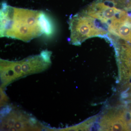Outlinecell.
Masks as SVG:
<instances>
[{"instance_id": "6da1fadb", "label": "cell", "mask_w": 131, "mask_h": 131, "mask_svg": "<svg viewBox=\"0 0 131 131\" xmlns=\"http://www.w3.org/2000/svg\"><path fill=\"white\" fill-rule=\"evenodd\" d=\"M51 21L42 11L13 7L4 3L1 9V37L28 42L43 34L51 35Z\"/></svg>"}, {"instance_id": "7a4b0ae2", "label": "cell", "mask_w": 131, "mask_h": 131, "mask_svg": "<svg viewBox=\"0 0 131 131\" xmlns=\"http://www.w3.org/2000/svg\"><path fill=\"white\" fill-rule=\"evenodd\" d=\"M72 44L80 45L93 37L105 38L107 35V24L90 16L84 11L72 16L69 21Z\"/></svg>"}, {"instance_id": "3957f363", "label": "cell", "mask_w": 131, "mask_h": 131, "mask_svg": "<svg viewBox=\"0 0 131 131\" xmlns=\"http://www.w3.org/2000/svg\"><path fill=\"white\" fill-rule=\"evenodd\" d=\"M83 11L90 16L107 25L110 21L120 16L124 12L101 2L93 3Z\"/></svg>"}, {"instance_id": "277c9868", "label": "cell", "mask_w": 131, "mask_h": 131, "mask_svg": "<svg viewBox=\"0 0 131 131\" xmlns=\"http://www.w3.org/2000/svg\"><path fill=\"white\" fill-rule=\"evenodd\" d=\"M110 34L131 43V18L125 12L108 24Z\"/></svg>"}, {"instance_id": "5b68a950", "label": "cell", "mask_w": 131, "mask_h": 131, "mask_svg": "<svg viewBox=\"0 0 131 131\" xmlns=\"http://www.w3.org/2000/svg\"><path fill=\"white\" fill-rule=\"evenodd\" d=\"M125 112H110L104 116L101 122V126L104 130H130V127Z\"/></svg>"}, {"instance_id": "8992f818", "label": "cell", "mask_w": 131, "mask_h": 131, "mask_svg": "<svg viewBox=\"0 0 131 131\" xmlns=\"http://www.w3.org/2000/svg\"><path fill=\"white\" fill-rule=\"evenodd\" d=\"M110 42L114 46L116 51L118 52V59L121 62L122 68L125 69L128 75L131 76V46L127 44H118L113 39Z\"/></svg>"}, {"instance_id": "52a82bcc", "label": "cell", "mask_w": 131, "mask_h": 131, "mask_svg": "<svg viewBox=\"0 0 131 131\" xmlns=\"http://www.w3.org/2000/svg\"><path fill=\"white\" fill-rule=\"evenodd\" d=\"M129 93H126L127 95V97H129V100L131 101V85L130 86V88H129V91H128Z\"/></svg>"}, {"instance_id": "ba28073f", "label": "cell", "mask_w": 131, "mask_h": 131, "mask_svg": "<svg viewBox=\"0 0 131 131\" xmlns=\"http://www.w3.org/2000/svg\"><path fill=\"white\" fill-rule=\"evenodd\" d=\"M129 121H128V124H129V127L131 126V110L130 112H129Z\"/></svg>"}, {"instance_id": "9c48e42d", "label": "cell", "mask_w": 131, "mask_h": 131, "mask_svg": "<svg viewBox=\"0 0 131 131\" xmlns=\"http://www.w3.org/2000/svg\"><path fill=\"white\" fill-rule=\"evenodd\" d=\"M121 2V1H126L127 0H119Z\"/></svg>"}]
</instances>
